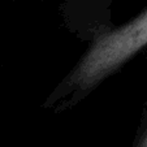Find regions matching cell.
Wrapping results in <instances>:
<instances>
[{"label":"cell","instance_id":"6da1fadb","mask_svg":"<svg viewBox=\"0 0 147 147\" xmlns=\"http://www.w3.org/2000/svg\"><path fill=\"white\" fill-rule=\"evenodd\" d=\"M147 45V9L129 24L102 34L69 77L70 87L87 90Z\"/></svg>","mask_w":147,"mask_h":147},{"label":"cell","instance_id":"7a4b0ae2","mask_svg":"<svg viewBox=\"0 0 147 147\" xmlns=\"http://www.w3.org/2000/svg\"><path fill=\"white\" fill-rule=\"evenodd\" d=\"M141 147H147V131L143 137V141H142V143H141Z\"/></svg>","mask_w":147,"mask_h":147}]
</instances>
